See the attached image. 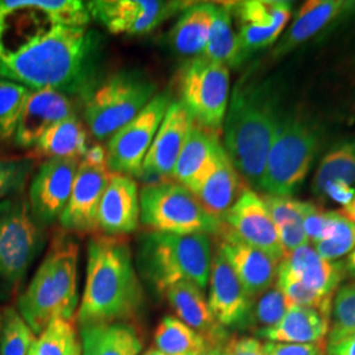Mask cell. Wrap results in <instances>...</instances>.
Masks as SVG:
<instances>
[{"mask_svg":"<svg viewBox=\"0 0 355 355\" xmlns=\"http://www.w3.org/2000/svg\"><path fill=\"white\" fill-rule=\"evenodd\" d=\"M275 286L283 292V295L292 305L313 308L324 316L330 318L334 296H322L306 288L304 284L292 274L290 268L286 266L283 261H280L278 265Z\"/></svg>","mask_w":355,"mask_h":355,"instance_id":"f35d334b","label":"cell"},{"mask_svg":"<svg viewBox=\"0 0 355 355\" xmlns=\"http://www.w3.org/2000/svg\"><path fill=\"white\" fill-rule=\"evenodd\" d=\"M329 327L330 318L316 309L292 305L278 325L255 334L267 343H324Z\"/></svg>","mask_w":355,"mask_h":355,"instance_id":"83f0119b","label":"cell"},{"mask_svg":"<svg viewBox=\"0 0 355 355\" xmlns=\"http://www.w3.org/2000/svg\"><path fill=\"white\" fill-rule=\"evenodd\" d=\"M101 51L102 36L96 31L55 24L20 51L0 58V78L86 101L99 85Z\"/></svg>","mask_w":355,"mask_h":355,"instance_id":"6da1fadb","label":"cell"},{"mask_svg":"<svg viewBox=\"0 0 355 355\" xmlns=\"http://www.w3.org/2000/svg\"><path fill=\"white\" fill-rule=\"evenodd\" d=\"M76 116L70 98L54 89H32L20 116L13 141L19 148L33 149L53 125Z\"/></svg>","mask_w":355,"mask_h":355,"instance_id":"603a6c76","label":"cell"},{"mask_svg":"<svg viewBox=\"0 0 355 355\" xmlns=\"http://www.w3.org/2000/svg\"><path fill=\"white\" fill-rule=\"evenodd\" d=\"M303 227L308 241L318 243L324 240L330 229V211H324L316 204L305 202Z\"/></svg>","mask_w":355,"mask_h":355,"instance_id":"ee69618b","label":"cell"},{"mask_svg":"<svg viewBox=\"0 0 355 355\" xmlns=\"http://www.w3.org/2000/svg\"><path fill=\"white\" fill-rule=\"evenodd\" d=\"M89 148V132L76 119L69 117L45 132L33 148L36 157L82 159Z\"/></svg>","mask_w":355,"mask_h":355,"instance_id":"4dcf8cb0","label":"cell"},{"mask_svg":"<svg viewBox=\"0 0 355 355\" xmlns=\"http://www.w3.org/2000/svg\"><path fill=\"white\" fill-rule=\"evenodd\" d=\"M152 78L139 70H123L108 76L91 92L83 116L96 140L111 139L157 95Z\"/></svg>","mask_w":355,"mask_h":355,"instance_id":"ba28073f","label":"cell"},{"mask_svg":"<svg viewBox=\"0 0 355 355\" xmlns=\"http://www.w3.org/2000/svg\"><path fill=\"white\" fill-rule=\"evenodd\" d=\"M85 162H89L92 165H107V152L105 148L101 144H92L89 145L85 157L80 159Z\"/></svg>","mask_w":355,"mask_h":355,"instance_id":"c3c4849f","label":"cell"},{"mask_svg":"<svg viewBox=\"0 0 355 355\" xmlns=\"http://www.w3.org/2000/svg\"><path fill=\"white\" fill-rule=\"evenodd\" d=\"M178 94L193 123L218 135L230 96L228 67L202 55L191 58L178 74Z\"/></svg>","mask_w":355,"mask_h":355,"instance_id":"8fae6325","label":"cell"},{"mask_svg":"<svg viewBox=\"0 0 355 355\" xmlns=\"http://www.w3.org/2000/svg\"><path fill=\"white\" fill-rule=\"evenodd\" d=\"M262 199L275 223L280 245L286 255L304 245H309L303 227L305 202L288 196L272 195H262Z\"/></svg>","mask_w":355,"mask_h":355,"instance_id":"d6a6232c","label":"cell"},{"mask_svg":"<svg viewBox=\"0 0 355 355\" xmlns=\"http://www.w3.org/2000/svg\"><path fill=\"white\" fill-rule=\"evenodd\" d=\"M220 145L217 133L193 123L178 157L173 180L193 192L212 165Z\"/></svg>","mask_w":355,"mask_h":355,"instance_id":"4316f807","label":"cell"},{"mask_svg":"<svg viewBox=\"0 0 355 355\" xmlns=\"http://www.w3.org/2000/svg\"><path fill=\"white\" fill-rule=\"evenodd\" d=\"M212 258L214 242L205 233L182 236L148 230L137 239L139 277L157 296H165L179 282H191L204 291L209 283Z\"/></svg>","mask_w":355,"mask_h":355,"instance_id":"5b68a950","label":"cell"},{"mask_svg":"<svg viewBox=\"0 0 355 355\" xmlns=\"http://www.w3.org/2000/svg\"><path fill=\"white\" fill-rule=\"evenodd\" d=\"M322 129L303 112H284L267 155L261 191L292 198L321 150Z\"/></svg>","mask_w":355,"mask_h":355,"instance_id":"8992f818","label":"cell"},{"mask_svg":"<svg viewBox=\"0 0 355 355\" xmlns=\"http://www.w3.org/2000/svg\"><path fill=\"white\" fill-rule=\"evenodd\" d=\"M154 349L166 355H200L209 345L179 318L166 316L154 331Z\"/></svg>","mask_w":355,"mask_h":355,"instance_id":"e575fe53","label":"cell"},{"mask_svg":"<svg viewBox=\"0 0 355 355\" xmlns=\"http://www.w3.org/2000/svg\"><path fill=\"white\" fill-rule=\"evenodd\" d=\"M336 183L354 187L355 137L337 144L324 155L312 182V192L324 200L325 190Z\"/></svg>","mask_w":355,"mask_h":355,"instance_id":"836d02e7","label":"cell"},{"mask_svg":"<svg viewBox=\"0 0 355 355\" xmlns=\"http://www.w3.org/2000/svg\"><path fill=\"white\" fill-rule=\"evenodd\" d=\"M266 355H324L322 343H266Z\"/></svg>","mask_w":355,"mask_h":355,"instance_id":"f6af8a7d","label":"cell"},{"mask_svg":"<svg viewBox=\"0 0 355 355\" xmlns=\"http://www.w3.org/2000/svg\"><path fill=\"white\" fill-rule=\"evenodd\" d=\"M29 355H32V354H31V352H29Z\"/></svg>","mask_w":355,"mask_h":355,"instance_id":"11a10c76","label":"cell"},{"mask_svg":"<svg viewBox=\"0 0 355 355\" xmlns=\"http://www.w3.org/2000/svg\"><path fill=\"white\" fill-rule=\"evenodd\" d=\"M217 4L191 3L170 32V44L180 55L200 57L207 46Z\"/></svg>","mask_w":355,"mask_h":355,"instance_id":"f1b7e54d","label":"cell"},{"mask_svg":"<svg viewBox=\"0 0 355 355\" xmlns=\"http://www.w3.org/2000/svg\"><path fill=\"white\" fill-rule=\"evenodd\" d=\"M36 168L35 157L0 158V202L24 193Z\"/></svg>","mask_w":355,"mask_h":355,"instance_id":"b9f144b4","label":"cell"},{"mask_svg":"<svg viewBox=\"0 0 355 355\" xmlns=\"http://www.w3.org/2000/svg\"><path fill=\"white\" fill-rule=\"evenodd\" d=\"M142 306L144 287L127 240L105 234L92 236L76 316L79 327L127 322L140 315Z\"/></svg>","mask_w":355,"mask_h":355,"instance_id":"3957f363","label":"cell"},{"mask_svg":"<svg viewBox=\"0 0 355 355\" xmlns=\"http://www.w3.org/2000/svg\"><path fill=\"white\" fill-rule=\"evenodd\" d=\"M190 4L162 0H95L86 3L91 19L98 20L110 33L130 36L152 32Z\"/></svg>","mask_w":355,"mask_h":355,"instance_id":"4fadbf2b","label":"cell"},{"mask_svg":"<svg viewBox=\"0 0 355 355\" xmlns=\"http://www.w3.org/2000/svg\"><path fill=\"white\" fill-rule=\"evenodd\" d=\"M328 355H355V333L328 343Z\"/></svg>","mask_w":355,"mask_h":355,"instance_id":"7dc6e473","label":"cell"},{"mask_svg":"<svg viewBox=\"0 0 355 355\" xmlns=\"http://www.w3.org/2000/svg\"><path fill=\"white\" fill-rule=\"evenodd\" d=\"M241 179L221 144L209 170L192 193L209 215L223 221L245 189Z\"/></svg>","mask_w":355,"mask_h":355,"instance_id":"cb8c5ba5","label":"cell"},{"mask_svg":"<svg viewBox=\"0 0 355 355\" xmlns=\"http://www.w3.org/2000/svg\"><path fill=\"white\" fill-rule=\"evenodd\" d=\"M223 223L242 241L265 252L277 262L284 258L275 223L257 191L245 187Z\"/></svg>","mask_w":355,"mask_h":355,"instance_id":"2e32d148","label":"cell"},{"mask_svg":"<svg viewBox=\"0 0 355 355\" xmlns=\"http://www.w3.org/2000/svg\"><path fill=\"white\" fill-rule=\"evenodd\" d=\"M79 164L76 158H51L35 170L26 198L32 215L44 228L53 225L62 215Z\"/></svg>","mask_w":355,"mask_h":355,"instance_id":"5bb4252c","label":"cell"},{"mask_svg":"<svg viewBox=\"0 0 355 355\" xmlns=\"http://www.w3.org/2000/svg\"><path fill=\"white\" fill-rule=\"evenodd\" d=\"M171 102L168 94H157L140 114L108 139L105 152L111 174L142 177L145 157Z\"/></svg>","mask_w":355,"mask_h":355,"instance_id":"7c38bea8","label":"cell"},{"mask_svg":"<svg viewBox=\"0 0 355 355\" xmlns=\"http://www.w3.org/2000/svg\"><path fill=\"white\" fill-rule=\"evenodd\" d=\"M225 355H266L265 345L254 337H230Z\"/></svg>","mask_w":355,"mask_h":355,"instance_id":"bcb514c9","label":"cell"},{"mask_svg":"<svg viewBox=\"0 0 355 355\" xmlns=\"http://www.w3.org/2000/svg\"><path fill=\"white\" fill-rule=\"evenodd\" d=\"M343 265H345L346 277H349L350 279L355 282V248L354 250L347 255V259L346 262H343Z\"/></svg>","mask_w":355,"mask_h":355,"instance_id":"681fc988","label":"cell"},{"mask_svg":"<svg viewBox=\"0 0 355 355\" xmlns=\"http://www.w3.org/2000/svg\"><path fill=\"white\" fill-rule=\"evenodd\" d=\"M32 355H82L76 325L73 320L55 318L36 338L31 349Z\"/></svg>","mask_w":355,"mask_h":355,"instance_id":"d590c367","label":"cell"},{"mask_svg":"<svg viewBox=\"0 0 355 355\" xmlns=\"http://www.w3.org/2000/svg\"><path fill=\"white\" fill-rule=\"evenodd\" d=\"M142 355H166V354H164V353H161V352H158V350H157V349H149V350H148V352H146V353H145V354H142Z\"/></svg>","mask_w":355,"mask_h":355,"instance_id":"db71d44e","label":"cell"},{"mask_svg":"<svg viewBox=\"0 0 355 355\" xmlns=\"http://www.w3.org/2000/svg\"><path fill=\"white\" fill-rule=\"evenodd\" d=\"M292 304L277 286L255 297L249 318V329H268L278 325Z\"/></svg>","mask_w":355,"mask_h":355,"instance_id":"ab89813d","label":"cell"},{"mask_svg":"<svg viewBox=\"0 0 355 355\" xmlns=\"http://www.w3.org/2000/svg\"><path fill=\"white\" fill-rule=\"evenodd\" d=\"M341 212H343V215L346 216V217H349L352 221H354L355 223V193L353 200L347 204L346 207H343V209H341Z\"/></svg>","mask_w":355,"mask_h":355,"instance_id":"f907efd6","label":"cell"},{"mask_svg":"<svg viewBox=\"0 0 355 355\" xmlns=\"http://www.w3.org/2000/svg\"><path fill=\"white\" fill-rule=\"evenodd\" d=\"M202 57L224 64L225 67H240L243 64L237 31L233 24L232 4H217L209 37Z\"/></svg>","mask_w":355,"mask_h":355,"instance_id":"1f68e13d","label":"cell"},{"mask_svg":"<svg viewBox=\"0 0 355 355\" xmlns=\"http://www.w3.org/2000/svg\"><path fill=\"white\" fill-rule=\"evenodd\" d=\"M200 355H225V345L224 346H214L207 349Z\"/></svg>","mask_w":355,"mask_h":355,"instance_id":"816d5d0a","label":"cell"},{"mask_svg":"<svg viewBox=\"0 0 355 355\" xmlns=\"http://www.w3.org/2000/svg\"><path fill=\"white\" fill-rule=\"evenodd\" d=\"M79 245L71 233L57 232L33 278L17 299V311L36 336L55 318L73 320L78 308Z\"/></svg>","mask_w":355,"mask_h":355,"instance_id":"277c9868","label":"cell"},{"mask_svg":"<svg viewBox=\"0 0 355 355\" xmlns=\"http://www.w3.org/2000/svg\"><path fill=\"white\" fill-rule=\"evenodd\" d=\"M192 124L193 120L187 110L178 101H173L145 157L142 177L149 175L173 180L178 157Z\"/></svg>","mask_w":355,"mask_h":355,"instance_id":"ffe728a7","label":"cell"},{"mask_svg":"<svg viewBox=\"0 0 355 355\" xmlns=\"http://www.w3.org/2000/svg\"><path fill=\"white\" fill-rule=\"evenodd\" d=\"M110 178L107 165L80 161L69 203L58 220L62 230L83 234L98 232V208Z\"/></svg>","mask_w":355,"mask_h":355,"instance_id":"ac0fdd59","label":"cell"},{"mask_svg":"<svg viewBox=\"0 0 355 355\" xmlns=\"http://www.w3.org/2000/svg\"><path fill=\"white\" fill-rule=\"evenodd\" d=\"M355 11V1L346 0H309L296 13L291 26L280 36L272 51L279 60L312 38L318 37L345 16Z\"/></svg>","mask_w":355,"mask_h":355,"instance_id":"7402d4cb","label":"cell"},{"mask_svg":"<svg viewBox=\"0 0 355 355\" xmlns=\"http://www.w3.org/2000/svg\"><path fill=\"white\" fill-rule=\"evenodd\" d=\"M284 111L274 79L246 74L229 96L224 149L240 177L261 191L267 155Z\"/></svg>","mask_w":355,"mask_h":355,"instance_id":"7a4b0ae2","label":"cell"},{"mask_svg":"<svg viewBox=\"0 0 355 355\" xmlns=\"http://www.w3.org/2000/svg\"><path fill=\"white\" fill-rule=\"evenodd\" d=\"M178 318L203 336L209 347L224 346L230 336L214 318L203 290L191 282H179L165 293Z\"/></svg>","mask_w":355,"mask_h":355,"instance_id":"d4e9b609","label":"cell"},{"mask_svg":"<svg viewBox=\"0 0 355 355\" xmlns=\"http://www.w3.org/2000/svg\"><path fill=\"white\" fill-rule=\"evenodd\" d=\"M32 89L0 78V141L12 140L24 104Z\"/></svg>","mask_w":355,"mask_h":355,"instance_id":"74e56055","label":"cell"},{"mask_svg":"<svg viewBox=\"0 0 355 355\" xmlns=\"http://www.w3.org/2000/svg\"><path fill=\"white\" fill-rule=\"evenodd\" d=\"M46 242L26 193L0 202V299L12 297Z\"/></svg>","mask_w":355,"mask_h":355,"instance_id":"52a82bcc","label":"cell"},{"mask_svg":"<svg viewBox=\"0 0 355 355\" xmlns=\"http://www.w3.org/2000/svg\"><path fill=\"white\" fill-rule=\"evenodd\" d=\"M217 237V249L228 261L243 288L253 299L274 286L279 262L265 252L242 241L225 224Z\"/></svg>","mask_w":355,"mask_h":355,"instance_id":"d6986e66","label":"cell"},{"mask_svg":"<svg viewBox=\"0 0 355 355\" xmlns=\"http://www.w3.org/2000/svg\"><path fill=\"white\" fill-rule=\"evenodd\" d=\"M306 288L322 296H334L346 278L340 261L324 259L311 245H304L282 259Z\"/></svg>","mask_w":355,"mask_h":355,"instance_id":"484cf974","label":"cell"},{"mask_svg":"<svg viewBox=\"0 0 355 355\" xmlns=\"http://www.w3.org/2000/svg\"><path fill=\"white\" fill-rule=\"evenodd\" d=\"M140 224L154 232L215 234L224 227L209 215L195 195L174 180L152 182L140 191Z\"/></svg>","mask_w":355,"mask_h":355,"instance_id":"30bf717a","label":"cell"},{"mask_svg":"<svg viewBox=\"0 0 355 355\" xmlns=\"http://www.w3.org/2000/svg\"><path fill=\"white\" fill-rule=\"evenodd\" d=\"M82 355H140L142 340L127 322L80 327Z\"/></svg>","mask_w":355,"mask_h":355,"instance_id":"f546056e","label":"cell"},{"mask_svg":"<svg viewBox=\"0 0 355 355\" xmlns=\"http://www.w3.org/2000/svg\"><path fill=\"white\" fill-rule=\"evenodd\" d=\"M239 19V42L243 62L261 49L279 41L291 19V3L283 0H248L232 4Z\"/></svg>","mask_w":355,"mask_h":355,"instance_id":"9a60e30c","label":"cell"},{"mask_svg":"<svg viewBox=\"0 0 355 355\" xmlns=\"http://www.w3.org/2000/svg\"><path fill=\"white\" fill-rule=\"evenodd\" d=\"M87 6L78 0H0V58L20 51L55 24L87 26Z\"/></svg>","mask_w":355,"mask_h":355,"instance_id":"9c48e42d","label":"cell"},{"mask_svg":"<svg viewBox=\"0 0 355 355\" xmlns=\"http://www.w3.org/2000/svg\"><path fill=\"white\" fill-rule=\"evenodd\" d=\"M355 333V282L341 286L333 299L328 343Z\"/></svg>","mask_w":355,"mask_h":355,"instance_id":"7bdbcfd3","label":"cell"},{"mask_svg":"<svg viewBox=\"0 0 355 355\" xmlns=\"http://www.w3.org/2000/svg\"><path fill=\"white\" fill-rule=\"evenodd\" d=\"M4 311H6V306H0V337H1L3 324H4Z\"/></svg>","mask_w":355,"mask_h":355,"instance_id":"f5cc1de1","label":"cell"},{"mask_svg":"<svg viewBox=\"0 0 355 355\" xmlns=\"http://www.w3.org/2000/svg\"><path fill=\"white\" fill-rule=\"evenodd\" d=\"M208 284V305L216 321L225 329H249L254 299L218 249L214 253Z\"/></svg>","mask_w":355,"mask_h":355,"instance_id":"e0dca14e","label":"cell"},{"mask_svg":"<svg viewBox=\"0 0 355 355\" xmlns=\"http://www.w3.org/2000/svg\"><path fill=\"white\" fill-rule=\"evenodd\" d=\"M36 334L13 306H6L0 337V355H29Z\"/></svg>","mask_w":355,"mask_h":355,"instance_id":"60d3db41","label":"cell"},{"mask_svg":"<svg viewBox=\"0 0 355 355\" xmlns=\"http://www.w3.org/2000/svg\"><path fill=\"white\" fill-rule=\"evenodd\" d=\"M140 191L132 177L111 174L98 208V230L123 237L140 227Z\"/></svg>","mask_w":355,"mask_h":355,"instance_id":"44dd1931","label":"cell"},{"mask_svg":"<svg viewBox=\"0 0 355 355\" xmlns=\"http://www.w3.org/2000/svg\"><path fill=\"white\" fill-rule=\"evenodd\" d=\"M355 248V223L341 211H330V229L324 240L315 243V250L324 259L338 261Z\"/></svg>","mask_w":355,"mask_h":355,"instance_id":"8d00e7d4","label":"cell"}]
</instances>
